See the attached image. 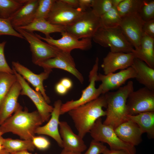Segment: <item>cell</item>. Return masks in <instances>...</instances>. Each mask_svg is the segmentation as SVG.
I'll list each match as a JSON object with an SVG mask.
<instances>
[{
	"instance_id": "cell-1",
	"label": "cell",
	"mask_w": 154,
	"mask_h": 154,
	"mask_svg": "<svg viewBox=\"0 0 154 154\" xmlns=\"http://www.w3.org/2000/svg\"><path fill=\"white\" fill-rule=\"evenodd\" d=\"M14 114L0 125L3 134L11 132L23 140H31L35 136L36 129L44 122L37 111L29 112L23 110L21 106Z\"/></svg>"
},
{
	"instance_id": "cell-2",
	"label": "cell",
	"mask_w": 154,
	"mask_h": 154,
	"mask_svg": "<svg viewBox=\"0 0 154 154\" xmlns=\"http://www.w3.org/2000/svg\"><path fill=\"white\" fill-rule=\"evenodd\" d=\"M107 104L104 94L98 98L68 112L72 119L78 134L83 138L89 132L96 121L99 118L106 116Z\"/></svg>"
},
{
	"instance_id": "cell-3",
	"label": "cell",
	"mask_w": 154,
	"mask_h": 154,
	"mask_svg": "<svg viewBox=\"0 0 154 154\" xmlns=\"http://www.w3.org/2000/svg\"><path fill=\"white\" fill-rule=\"evenodd\" d=\"M133 90V83L130 80L117 90L104 94L107 106L106 118L103 124L110 125L114 129L128 120L127 101L129 94Z\"/></svg>"
},
{
	"instance_id": "cell-4",
	"label": "cell",
	"mask_w": 154,
	"mask_h": 154,
	"mask_svg": "<svg viewBox=\"0 0 154 154\" xmlns=\"http://www.w3.org/2000/svg\"><path fill=\"white\" fill-rule=\"evenodd\" d=\"M92 38L101 46L110 48L112 52L129 53L133 52L135 49L119 26L110 29L100 27Z\"/></svg>"
},
{
	"instance_id": "cell-5",
	"label": "cell",
	"mask_w": 154,
	"mask_h": 154,
	"mask_svg": "<svg viewBox=\"0 0 154 154\" xmlns=\"http://www.w3.org/2000/svg\"><path fill=\"white\" fill-rule=\"evenodd\" d=\"M89 133L93 139L107 143L110 149L124 150L131 154H136L135 146L121 140L112 126L102 123L101 117L96 121Z\"/></svg>"
},
{
	"instance_id": "cell-6",
	"label": "cell",
	"mask_w": 154,
	"mask_h": 154,
	"mask_svg": "<svg viewBox=\"0 0 154 154\" xmlns=\"http://www.w3.org/2000/svg\"><path fill=\"white\" fill-rule=\"evenodd\" d=\"M14 29L29 43L32 53V61L36 65L43 61L55 57L61 51L42 41L33 32L19 28Z\"/></svg>"
},
{
	"instance_id": "cell-7",
	"label": "cell",
	"mask_w": 154,
	"mask_h": 154,
	"mask_svg": "<svg viewBox=\"0 0 154 154\" xmlns=\"http://www.w3.org/2000/svg\"><path fill=\"white\" fill-rule=\"evenodd\" d=\"M101 27L100 18L91 9L84 12L73 24L64 27L65 31L78 39L92 38Z\"/></svg>"
},
{
	"instance_id": "cell-8",
	"label": "cell",
	"mask_w": 154,
	"mask_h": 154,
	"mask_svg": "<svg viewBox=\"0 0 154 154\" xmlns=\"http://www.w3.org/2000/svg\"><path fill=\"white\" fill-rule=\"evenodd\" d=\"M99 61V58L97 57L92 68L89 72V84L82 91L81 97L78 100H72L62 104L60 110V115L95 100L102 94L100 87L99 86L98 88H96L95 86L98 74Z\"/></svg>"
},
{
	"instance_id": "cell-9",
	"label": "cell",
	"mask_w": 154,
	"mask_h": 154,
	"mask_svg": "<svg viewBox=\"0 0 154 154\" xmlns=\"http://www.w3.org/2000/svg\"><path fill=\"white\" fill-rule=\"evenodd\" d=\"M128 115L154 112V91L144 87L131 92L127 99Z\"/></svg>"
},
{
	"instance_id": "cell-10",
	"label": "cell",
	"mask_w": 154,
	"mask_h": 154,
	"mask_svg": "<svg viewBox=\"0 0 154 154\" xmlns=\"http://www.w3.org/2000/svg\"><path fill=\"white\" fill-rule=\"evenodd\" d=\"M84 12L79 8L68 6L61 0H56L46 20L52 24L65 27L73 24Z\"/></svg>"
},
{
	"instance_id": "cell-11",
	"label": "cell",
	"mask_w": 154,
	"mask_h": 154,
	"mask_svg": "<svg viewBox=\"0 0 154 154\" xmlns=\"http://www.w3.org/2000/svg\"><path fill=\"white\" fill-rule=\"evenodd\" d=\"M39 38L45 41L48 44L63 51L70 53L75 49L88 50L92 47L91 38H86L80 40L64 31L61 33V37L57 39L50 37L46 38L35 33Z\"/></svg>"
},
{
	"instance_id": "cell-12",
	"label": "cell",
	"mask_w": 154,
	"mask_h": 154,
	"mask_svg": "<svg viewBox=\"0 0 154 154\" xmlns=\"http://www.w3.org/2000/svg\"><path fill=\"white\" fill-rule=\"evenodd\" d=\"M12 68L22 88L20 95H25L29 98L36 107L44 122L48 121L50 119L53 107L47 103L39 92L33 89L25 79Z\"/></svg>"
},
{
	"instance_id": "cell-13",
	"label": "cell",
	"mask_w": 154,
	"mask_h": 154,
	"mask_svg": "<svg viewBox=\"0 0 154 154\" xmlns=\"http://www.w3.org/2000/svg\"><path fill=\"white\" fill-rule=\"evenodd\" d=\"M121 18L119 27L127 40L137 50L139 48L143 34L142 27L144 21L138 14Z\"/></svg>"
},
{
	"instance_id": "cell-14",
	"label": "cell",
	"mask_w": 154,
	"mask_h": 154,
	"mask_svg": "<svg viewBox=\"0 0 154 154\" xmlns=\"http://www.w3.org/2000/svg\"><path fill=\"white\" fill-rule=\"evenodd\" d=\"M37 65L42 67L44 70L57 68L64 70L73 75L81 83L84 81L83 76L76 68L70 53L61 50L55 57L39 62Z\"/></svg>"
},
{
	"instance_id": "cell-15",
	"label": "cell",
	"mask_w": 154,
	"mask_h": 154,
	"mask_svg": "<svg viewBox=\"0 0 154 154\" xmlns=\"http://www.w3.org/2000/svg\"><path fill=\"white\" fill-rule=\"evenodd\" d=\"M136 76L135 70L130 66L117 73H111L107 75L99 73L97 81L101 82L99 86L102 89V94H104L111 90L118 89L127 80L135 78Z\"/></svg>"
},
{
	"instance_id": "cell-16",
	"label": "cell",
	"mask_w": 154,
	"mask_h": 154,
	"mask_svg": "<svg viewBox=\"0 0 154 154\" xmlns=\"http://www.w3.org/2000/svg\"><path fill=\"white\" fill-rule=\"evenodd\" d=\"M12 64V68L25 80L31 84L35 88V90L39 92L47 103H50V100L46 94L43 82L48 78L52 69H44L43 72L39 74H37L18 62L13 61Z\"/></svg>"
},
{
	"instance_id": "cell-17",
	"label": "cell",
	"mask_w": 154,
	"mask_h": 154,
	"mask_svg": "<svg viewBox=\"0 0 154 154\" xmlns=\"http://www.w3.org/2000/svg\"><path fill=\"white\" fill-rule=\"evenodd\" d=\"M133 52L125 53L110 51L103 58L101 67L104 74L114 73L131 66L135 58Z\"/></svg>"
},
{
	"instance_id": "cell-18",
	"label": "cell",
	"mask_w": 154,
	"mask_h": 154,
	"mask_svg": "<svg viewBox=\"0 0 154 154\" xmlns=\"http://www.w3.org/2000/svg\"><path fill=\"white\" fill-rule=\"evenodd\" d=\"M59 126L63 149L80 153H82L86 149L87 147L83 138L75 134L66 122L60 121Z\"/></svg>"
},
{
	"instance_id": "cell-19",
	"label": "cell",
	"mask_w": 154,
	"mask_h": 154,
	"mask_svg": "<svg viewBox=\"0 0 154 154\" xmlns=\"http://www.w3.org/2000/svg\"><path fill=\"white\" fill-rule=\"evenodd\" d=\"M62 103L61 100H58L54 104L53 110L51 114L50 118L47 123L43 126H40L36 129L35 133L45 135L53 139L58 145L62 148V142L58 126L60 123L59 118Z\"/></svg>"
},
{
	"instance_id": "cell-20",
	"label": "cell",
	"mask_w": 154,
	"mask_h": 154,
	"mask_svg": "<svg viewBox=\"0 0 154 154\" xmlns=\"http://www.w3.org/2000/svg\"><path fill=\"white\" fill-rule=\"evenodd\" d=\"M22 88L17 80L13 84L0 107V125L20 106L18 99Z\"/></svg>"
},
{
	"instance_id": "cell-21",
	"label": "cell",
	"mask_w": 154,
	"mask_h": 154,
	"mask_svg": "<svg viewBox=\"0 0 154 154\" xmlns=\"http://www.w3.org/2000/svg\"><path fill=\"white\" fill-rule=\"evenodd\" d=\"M38 0H27L9 19L14 28L26 26L34 20Z\"/></svg>"
},
{
	"instance_id": "cell-22",
	"label": "cell",
	"mask_w": 154,
	"mask_h": 154,
	"mask_svg": "<svg viewBox=\"0 0 154 154\" xmlns=\"http://www.w3.org/2000/svg\"><path fill=\"white\" fill-rule=\"evenodd\" d=\"M114 130L121 140L134 146L142 141L143 133L138 126L131 120H128L121 123Z\"/></svg>"
},
{
	"instance_id": "cell-23",
	"label": "cell",
	"mask_w": 154,
	"mask_h": 154,
	"mask_svg": "<svg viewBox=\"0 0 154 154\" xmlns=\"http://www.w3.org/2000/svg\"><path fill=\"white\" fill-rule=\"evenodd\" d=\"M131 66L135 71L136 80L145 87L154 91V68L136 58L134 59Z\"/></svg>"
},
{
	"instance_id": "cell-24",
	"label": "cell",
	"mask_w": 154,
	"mask_h": 154,
	"mask_svg": "<svg viewBox=\"0 0 154 154\" xmlns=\"http://www.w3.org/2000/svg\"><path fill=\"white\" fill-rule=\"evenodd\" d=\"M133 52L135 58L154 68V38L143 33L139 49Z\"/></svg>"
},
{
	"instance_id": "cell-25",
	"label": "cell",
	"mask_w": 154,
	"mask_h": 154,
	"mask_svg": "<svg viewBox=\"0 0 154 154\" xmlns=\"http://www.w3.org/2000/svg\"><path fill=\"white\" fill-rule=\"evenodd\" d=\"M128 120L136 123L142 133L147 134L150 139L154 138V112L141 113L135 115H128Z\"/></svg>"
},
{
	"instance_id": "cell-26",
	"label": "cell",
	"mask_w": 154,
	"mask_h": 154,
	"mask_svg": "<svg viewBox=\"0 0 154 154\" xmlns=\"http://www.w3.org/2000/svg\"><path fill=\"white\" fill-rule=\"evenodd\" d=\"M17 28L33 32L39 31L44 34L46 38L50 37L51 33H61L65 31L64 27L52 24L44 19H35L26 26Z\"/></svg>"
},
{
	"instance_id": "cell-27",
	"label": "cell",
	"mask_w": 154,
	"mask_h": 154,
	"mask_svg": "<svg viewBox=\"0 0 154 154\" xmlns=\"http://www.w3.org/2000/svg\"><path fill=\"white\" fill-rule=\"evenodd\" d=\"M3 145L4 149L9 153L23 150H34L35 147L31 140L4 138Z\"/></svg>"
},
{
	"instance_id": "cell-28",
	"label": "cell",
	"mask_w": 154,
	"mask_h": 154,
	"mask_svg": "<svg viewBox=\"0 0 154 154\" xmlns=\"http://www.w3.org/2000/svg\"><path fill=\"white\" fill-rule=\"evenodd\" d=\"M27 0H0V18L9 19Z\"/></svg>"
},
{
	"instance_id": "cell-29",
	"label": "cell",
	"mask_w": 154,
	"mask_h": 154,
	"mask_svg": "<svg viewBox=\"0 0 154 154\" xmlns=\"http://www.w3.org/2000/svg\"><path fill=\"white\" fill-rule=\"evenodd\" d=\"M100 18L101 27L105 29L119 26L122 19L117 8L113 7Z\"/></svg>"
},
{
	"instance_id": "cell-30",
	"label": "cell",
	"mask_w": 154,
	"mask_h": 154,
	"mask_svg": "<svg viewBox=\"0 0 154 154\" xmlns=\"http://www.w3.org/2000/svg\"><path fill=\"white\" fill-rule=\"evenodd\" d=\"M143 0H123L117 7L121 17L138 14Z\"/></svg>"
},
{
	"instance_id": "cell-31",
	"label": "cell",
	"mask_w": 154,
	"mask_h": 154,
	"mask_svg": "<svg viewBox=\"0 0 154 154\" xmlns=\"http://www.w3.org/2000/svg\"><path fill=\"white\" fill-rule=\"evenodd\" d=\"M17 81L15 74L0 72V107L11 87Z\"/></svg>"
},
{
	"instance_id": "cell-32",
	"label": "cell",
	"mask_w": 154,
	"mask_h": 154,
	"mask_svg": "<svg viewBox=\"0 0 154 154\" xmlns=\"http://www.w3.org/2000/svg\"><path fill=\"white\" fill-rule=\"evenodd\" d=\"M56 0H38L34 19H46L53 7Z\"/></svg>"
},
{
	"instance_id": "cell-33",
	"label": "cell",
	"mask_w": 154,
	"mask_h": 154,
	"mask_svg": "<svg viewBox=\"0 0 154 154\" xmlns=\"http://www.w3.org/2000/svg\"><path fill=\"white\" fill-rule=\"evenodd\" d=\"M138 14L144 22L154 19V0H143Z\"/></svg>"
},
{
	"instance_id": "cell-34",
	"label": "cell",
	"mask_w": 154,
	"mask_h": 154,
	"mask_svg": "<svg viewBox=\"0 0 154 154\" xmlns=\"http://www.w3.org/2000/svg\"><path fill=\"white\" fill-rule=\"evenodd\" d=\"M112 7L111 0H93L91 9L94 13L100 17Z\"/></svg>"
},
{
	"instance_id": "cell-35",
	"label": "cell",
	"mask_w": 154,
	"mask_h": 154,
	"mask_svg": "<svg viewBox=\"0 0 154 154\" xmlns=\"http://www.w3.org/2000/svg\"><path fill=\"white\" fill-rule=\"evenodd\" d=\"M3 35L13 36L24 39L21 35L13 27L9 19L0 18V36Z\"/></svg>"
},
{
	"instance_id": "cell-36",
	"label": "cell",
	"mask_w": 154,
	"mask_h": 154,
	"mask_svg": "<svg viewBox=\"0 0 154 154\" xmlns=\"http://www.w3.org/2000/svg\"><path fill=\"white\" fill-rule=\"evenodd\" d=\"M6 42L5 41L0 42V72L14 74L13 69L8 64L4 55V48Z\"/></svg>"
},
{
	"instance_id": "cell-37",
	"label": "cell",
	"mask_w": 154,
	"mask_h": 154,
	"mask_svg": "<svg viewBox=\"0 0 154 154\" xmlns=\"http://www.w3.org/2000/svg\"><path fill=\"white\" fill-rule=\"evenodd\" d=\"M107 148L103 143L93 139L90 143L89 148L84 154L103 153Z\"/></svg>"
},
{
	"instance_id": "cell-38",
	"label": "cell",
	"mask_w": 154,
	"mask_h": 154,
	"mask_svg": "<svg viewBox=\"0 0 154 154\" xmlns=\"http://www.w3.org/2000/svg\"><path fill=\"white\" fill-rule=\"evenodd\" d=\"M31 141L35 147L40 150H46L49 148L50 145L49 141L42 136H34Z\"/></svg>"
},
{
	"instance_id": "cell-39",
	"label": "cell",
	"mask_w": 154,
	"mask_h": 154,
	"mask_svg": "<svg viewBox=\"0 0 154 154\" xmlns=\"http://www.w3.org/2000/svg\"><path fill=\"white\" fill-rule=\"evenodd\" d=\"M142 30L144 33L154 38V19L144 22Z\"/></svg>"
},
{
	"instance_id": "cell-40",
	"label": "cell",
	"mask_w": 154,
	"mask_h": 154,
	"mask_svg": "<svg viewBox=\"0 0 154 154\" xmlns=\"http://www.w3.org/2000/svg\"><path fill=\"white\" fill-rule=\"evenodd\" d=\"M93 0H78V8L83 12L91 9Z\"/></svg>"
},
{
	"instance_id": "cell-41",
	"label": "cell",
	"mask_w": 154,
	"mask_h": 154,
	"mask_svg": "<svg viewBox=\"0 0 154 154\" xmlns=\"http://www.w3.org/2000/svg\"><path fill=\"white\" fill-rule=\"evenodd\" d=\"M55 90L56 93L60 95L66 94L68 91L59 82L56 84Z\"/></svg>"
},
{
	"instance_id": "cell-42",
	"label": "cell",
	"mask_w": 154,
	"mask_h": 154,
	"mask_svg": "<svg viewBox=\"0 0 154 154\" xmlns=\"http://www.w3.org/2000/svg\"><path fill=\"white\" fill-rule=\"evenodd\" d=\"M59 82L68 90L70 89L73 86L72 81L68 78H63L61 79Z\"/></svg>"
},
{
	"instance_id": "cell-43",
	"label": "cell",
	"mask_w": 154,
	"mask_h": 154,
	"mask_svg": "<svg viewBox=\"0 0 154 154\" xmlns=\"http://www.w3.org/2000/svg\"><path fill=\"white\" fill-rule=\"evenodd\" d=\"M103 154H131L128 151L124 150H109L107 148Z\"/></svg>"
},
{
	"instance_id": "cell-44",
	"label": "cell",
	"mask_w": 154,
	"mask_h": 154,
	"mask_svg": "<svg viewBox=\"0 0 154 154\" xmlns=\"http://www.w3.org/2000/svg\"><path fill=\"white\" fill-rule=\"evenodd\" d=\"M61 0L62 2L71 7L75 9L78 8V0Z\"/></svg>"
},
{
	"instance_id": "cell-45",
	"label": "cell",
	"mask_w": 154,
	"mask_h": 154,
	"mask_svg": "<svg viewBox=\"0 0 154 154\" xmlns=\"http://www.w3.org/2000/svg\"><path fill=\"white\" fill-rule=\"evenodd\" d=\"M60 154H83L82 153L75 152L66 150L63 149Z\"/></svg>"
},
{
	"instance_id": "cell-46",
	"label": "cell",
	"mask_w": 154,
	"mask_h": 154,
	"mask_svg": "<svg viewBox=\"0 0 154 154\" xmlns=\"http://www.w3.org/2000/svg\"><path fill=\"white\" fill-rule=\"evenodd\" d=\"M123 0H111L112 7L116 8Z\"/></svg>"
},
{
	"instance_id": "cell-47",
	"label": "cell",
	"mask_w": 154,
	"mask_h": 154,
	"mask_svg": "<svg viewBox=\"0 0 154 154\" xmlns=\"http://www.w3.org/2000/svg\"><path fill=\"white\" fill-rule=\"evenodd\" d=\"M10 154H32L29 153L28 150H25L15 153H11Z\"/></svg>"
},
{
	"instance_id": "cell-48",
	"label": "cell",
	"mask_w": 154,
	"mask_h": 154,
	"mask_svg": "<svg viewBox=\"0 0 154 154\" xmlns=\"http://www.w3.org/2000/svg\"><path fill=\"white\" fill-rule=\"evenodd\" d=\"M4 138L2 136H0V151L4 149L3 145Z\"/></svg>"
},
{
	"instance_id": "cell-49",
	"label": "cell",
	"mask_w": 154,
	"mask_h": 154,
	"mask_svg": "<svg viewBox=\"0 0 154 154\" xmlns=\"http://www.w3.org/2000/svg\"><path fill=\"white\" fill-rule=\"evenodd\" d=\"M0 154H10V153L7 152L4 149L0 151Z\"/></svg>"
},
{
	"instance_id": "cell-50",
	"label": "cell",
	"mask_w": 154,
	"mask_h": 154,
	"mask_svg": "<svg viewBox=\"0 0 154 154\" xmlns=\"http://www.w3.org/2000/svg\"><path fill=\"white\" fill-rule=\"evenodd\" d=\"M2 134L1 133V132L0 131V136H2Z\"/></svg>"
}]
</instances>
